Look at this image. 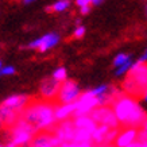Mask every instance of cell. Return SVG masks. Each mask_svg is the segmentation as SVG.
Returning <instances> with one entry per match:
<instances>
[{
  "label": "cell",
  "mask_w": 147,
  "mask_h": 147,
  "mask_svg": "<svg viewBox=\"0 0 147 147\" xmlns=\"http://www.w3.org/2000/svg\"><path fill=\"white\" fill-rule=\"evenodd\" d=\"M112 108L121 125L124 127H142L146 121L147 115L138 104L134 96L131 94H120L112 102Z\"/></svg>",
  "instance_id": "6da1fadb"
},
{
  "label": "cell",
  "mask_w": 147,
  "mask_h": 147,
  "mask_svg": "<svg viewBox=\"0 0 147 147\" xmlns=\"http://www.w3.org/2000/svg\"><path fill=\"white\" fill-rule=\"evenodd\" d=\"M22 116L28 123H31L38 131L47 129L54 124L55 107L49 102H31L27 104L22 111Z\"/></svg>",
  "instance_id": "7a4b0ae2"
},
{
  "label": "cell",
  "mask_w": 147,
  "mask_h": 147,
  "mask_svg": "<svg viewBox=\"0 0 147 147\" xmlns=\"http://www.w3.org/2000/svg\"><path fill=\"white\" fill-rule=\"evenodd\" d=\"M123 89L127 94L142 97L147 92V63L139 59L129 67L127 80L123 82Z\"/></svg>",
  "instance_id": "3957f363"
},
{
  "label": "cell",
  "mask_w": 147,
  "mask_h": 147,
  "mask_svg": "<svg viewBox=\"0 0 147 147\" xmlns=\"http://www.w3.org/2000/svg\"><path fill=\"white\" fill-rule=\"evenodd\" d=\"M89 115L97 124L108 125L111 128H115V127H117V125L120 124L115 115L113 108L108 107V105H97L94 109H92V112H90Z\"/></svg>",
  "instance_id": "277c9868"
},
{
  "label": "cell",
  "mask_w": 147,
  "mask_h": 147,
  "mask_svg": "<svg viewBox=\"0 0 147 147\" xmlns=\"http://www.w3.org/2000/svg\"><path fill=\"white\" fill-rule=\"evenodd\" d=\"M81 94V90H80V86L77 82L71 80H65L61 82V86H59V90L57 93V100L59 102H74L77 101V98L80 97Z\"/></svg>",
  "instance_id": "5b68a950"
},
{
  "label": "cell",
  "mask_w": 147,
  "mask_h": 147,
  "mask_svg": "<svg viewBox=\"0 0 147 147\" xmlns=\"http://www.w3.org/2000/svg\"><path fill=\"white\" fill-rule=\"evenodd\" d=\"M98 105V98L97 96H94L92 92H86V93L80 94V97L77 98V108L74 111V117L81 115H89L92 109Z\"/></svg>",
  "instance_id": "8992f818"
},
{
  "label": "cell",
  "mask_w": 147,
  "mask_h": 147,
  "mask_svg": "<svg viewBox=\"0 0 147 147\" xmlns=\"http://www.w3.org/2000/svg\"><path fill=\"white\" fill-rule=\"evenodd\" d=\"M76 125L73 120H62V123L54 128L55 136L61 140V146H65L66 143H70L76 135Z\"/></svg>",
  "instance_id": "52a82bcc"
},
{
  "label": "cell",
  "mask_w": 147,
  "mask_h": 147,
  "mask_svg": "<svg viewBox=\"0 0 147 147\" xmlns=\"http://www.w3.org/2000/svg\"><path fill=\"white\" fill-rule=\"evenodd\" d=\"M58 40H59L58 34L50 32V34H46V35H43L42 38H39V39L32 40L31 43L28 45V47H31V49H38L39 51L43 53V51H47L49 49L54 47V46L58 43Z\"/></svg>",
  "instance_id": "ba28073f"
},
{
  "label": "cell",
  "mask_w": 147,
  "mask_h": 147,
  "mask_svg": "<svg viewBox=\"0 0 147 147\" xmlns=\"http://www.w3.org/2000/svg\"><path fill=\"white\" fill-rule=\"evenodd\" d=\"M136 136H138V127H125L119 132L115 144L120 147H131V144L136 140Z\"/></svg>",
  "instance_id": "9c48e42d"
},
{
  "label": "cell",
  "mask_w": 147,
  "mask_h": 147,
  "mask_svg": "<svg viewBox=\"0 0 147 147\" xmlns=\"http://www.w3.org/2000/svg\"><path fill=\"white\" fill-rule=\"evenodd\" d=\"M22 116V111L9 108L4 104L0 105V127L1 125H13L19 117Z\"/></svg>",
  "instance_id": "30bf717a"
},
{
  "label": "cell",
  "mask_w": 147,
  "mask_h": 147,
  "mask_svg": "<svg viewBox=\"0 0 147 147\" xmlns=\"http://www.w3.org/2000/svg\"><path fill=\"white\" fill-rule=\"evenodd\" d=\"M59 86H61V81L55 80L53 77V78H46V80L42 81V84H40V86H39V90L43 97L50 100V98L57 97Z\"/></svg>",
  "instance_id": "8fae6325"
},
{
  "label": "cell",
  "mask_w": 147,
  "mask_h": 147,
  "mask_svg": "<svg viewBox=\"0 0 147 147\" xmlns=\"http://www.w3.org/2000/svg\"><path fill=\"white\" fill-rule=\"evenodd\" d=\"M77 108V101L74 102H65L61 107H55V119L57 120H66L70 116L74 115Z\"/></svg>",
  "instance_id": "7c38bea8"
},
{
  "label": "cell",
  "mask_w": 147,
  "mask_h": 147,
  "mask_svg": "<svg viewBox=\"0 0 147 147\" xmlns=\"http://www.w3.org/2000/svg\"><path fill=\"white\" fill-rule=\"evenodd\" d=\"M3 104L9 108H13V109L23 111L24 107L28 104V97L24 94H15V96H9L8 98H5Z\"/></svg>",
  "instance_id": "4fadbf2b"
},
{
  "label": "cell",
  "mask_w": 147,
  "mask_h": 147,
  "mask_svg": "<svg viewBox=\"0 0 147 147\" xmlns=\"http://www.w3.org/2000/svg\"><path fill=\"white\" fill-rule=\"evenodd\" d=\"M32 146L35 147H53V146H61V140L57 136H50V135L42 134L31 140Z\"/></svg>",
  "instance_id": "5bb4252c"
},
{
  "label": "cell",
  "mask_w": 147,
  "mask_h": 147,
  "mask_svg": "<svg viewBox=\"0 0 147 147\" xmlns=\"http://www.w3.org/2000/svg\"><path fill=\"white\" fill-rule=\"evenodd\" d=\"M32 140V132L28 131H12V140L7 144V146H22L27 144Z\"/></svg>",
  "instance_id": "9a60e30c"
},
{
  "label": "cell",
  "mask_w": 147,
  "mask_h": 147,
  "mask_svg": "<svg viewBox=\"0 0 147 147\" xmlns=\"http://www.w3.org/2000/svg\"><path fill=\"white\" fill-rule=\"evenodd\" d=\"M109 129H111V127H108V125L97 124V127H96L94 131L92 132V140H93V143H96V144H102L104 138H105V135H107V132Z\"/></svg>",
  "instance_id": "2e32d148"
},
{
  "label": "cell",
  "mask_w": 147,
  "mask_h": 147,
  "mask_svg": "<svg viewBox=\"0 0 147 147\" xmlns=\"http://www.w3.org/2000/svg\"><path fill=\"white\" fill-rule=\"evenodd\" d=\"M70 5V1L69 0H58L57 3H54L53 7H47L46 11H55V12H62Z\"/></svg>",
  "instance_id": "e0dca14e"
},
{
  "label": "cell",
  "mask_w": 147,
  "mask_h": 147,
  "mask_svg": "<svg viewBox=\"0 0 147 147\" xmlns=\"http://www.w3.org/2000/svg\"><path fill=\"white\" fill-rule=\"evenodd\" d=\"M119 128L117 127H115V128H111L109 131L107 132V135H105V138H104V142H102V144H112V143H115L116 138H117V135H119Z\"/></svg>",
  "instance_id": "ac0fdd59"
},
{
  "label": "cell",
  "mask_w": 147,
  "mask_h": 147,
  "mask_svg": "<svg viewBox=\"0 0 147 147\" xmlns=\"http://www.w3.org/2000/svg\"><path fill=\"white\" fill-rule=\"evenodd\" d=\"M53 77L55 78V80H58V81H65L66 80V77H67V74H66V69L65 67H58V69H55L54 70V73H53Z\"/></svg>",
  "instance_id": "d6986e66"
},
{
  "label": "cell",
  "mask_w": 147,
  "mask_h": 147,
  "mask_svg": "<svg viewBox=\"0 0 147 147\" xmlns=\"http://www.w3.org/2000/svg\"><path fill=\"white\" fill-rule=\"evenodd\" d=\"M131 66H132V62H131V59H128L127 62H124L123 65L119 66V69L116 70V76H123V74H125V73L129 70Z\"/></svg>",
  "instance_id": "ffe728a7"
},
{
  "label": "cell",
  "mask_w": 147,
  "mask_h": 147,
  "mask_svg": "<svg viewBox=\"0 0 147 147\" xmlns=\"http://www.w3.org/2000/svg\"><path fill=\"white\" fill-rule=\"evenodd\" d=\"M128 59H129L128 54H117L116 58L113 59V65H115V66H120V65H123L124 62H127Z\"/></svg>",
  "instance_id": "44dd1931"
},
{
  "label": "cell",
  "mask_w": 147,
  "mask_h": 147,
  "mask_svg": "<svg viewBox=\"0 0 147 147\" xmlns=\"http://www.w3.org/2000/svg\"><path fill=\"white\" fill-rule=\"evenodd\" d=\"M108 89H109V86H108V85H100V86H97V88L92 89L90 92H92L94 96H98V94H102L104 92H107Z\"/></svg>",
  "instance_id": "7402d4cb"
},
{
  "label": "cell",
  "mask_w": 147,
  "mask_h": 147,
  "mask_svg": "<svg viewBox=\"0 0 147 147\" xmlns=\"http://www.w3.org/2000/svg\"><path fill=\"white\" fill-rule=\"evenodd\" d=\"M15 73V69L12 66H5L0 69V76H11Z\"/></svg>",
  "instance_id": "603a6c76"
},
{
  "label": "cell",
  "mask_w": 147,
  "mask_h": 147,
  "mask_svg": "<svg viewBox=\"0 0 147 147\" xmlns=\"http://www.w3.org/2000/svg\"><path fill=\"white\" fill-rule=\"evenodd\" d=\"M84 34H85V28L82 26H78L76 28V31H74V34H73V35H74V38H82V36H84Z\"/></svg>",
  "instance_id": "cb8c5ba5"
},
{
  "label": "cell",
  "mask_w": 147,
  "mask_h": 147,
  "mask_svg": "<svg viewBox=\"0 0 147 147\" xmlns=\"http://www.w3.org/2000/svg\"><path fill=\"white\" fill-rule=\"evenodd\" d=\"M76 3L80 7H82V5H89L90 3H93V0H76Z\"/></svg>",
  "instance_id": "d4e9b609"
},
{
  "label": "cell",
  "mask_w": 147,
  "mask_h": 147,
  "mask_svg": "<svg viewBox=\"0 0 147 147\" xmlns=\"http://www.w3.org/2000/svg\"><path fill=\"white\" fill-rule=\"evenodd\" d=\"M80 8H81V13H82V15H86V13H89V11H90V5H82Z\"/></svg>",
  "instance_id": "484cf974"
},
{
  "label": "cell",
  "mask_w": 147,
  "mask_h": 147,
  "mask_svg": "<svg viewBox=\"0 0 147 147\" xmlns=\"http://www.w3.org/2000/svg\"><path fill=\"white\" fill-rule=\"evenodd\" d=\"M139 59H140V61H143V62H146V61H147V50L143 53V55L139 58Z\"/></svg>",
  "instance_id": "4316f807"
},
{
  "label": "cell",
  "mask_w": 147,
  "mask_h": 147,
  "mask_svg": "<svg viewBox=\"0 0 147 147\" xmlns=\"http://www.w3.org/2000/svg\"><path fill=\"white\" fill-rule=\"evenodd\" d=\"M142 129L144 131V132H147V119H146V121L142 124Z\"/></svg>",
  "instance_id": "83f0119b"
},
{
  "label": "cell",
  "mask_w": 147,
  "mask_h": 147,
  "mask_svg": "<svg viewBox=\"0 0 147 147\" xmlns=\"http://www.w3.org/2000/svg\"><path fill=\"white\" fill-rule=\"evenodd\" d=\"M102 1H104V0H93V4H100V3H102Z\"/></svg>",
  "instance_id": "f1b7e54d"
},
{
  "label": "cell",
  "mask_w": 147,
  "mask_h": 147,
  "mask_svg": "<svg viewBox=\"0 0 147 147\" xmlns=\"http://www.w3.org/2000/svg\"><path fill=\"white\" fill-rule=\"evenodd\" d=\"M34 1H35V0H24V4H31Z\"/></svg>",
  "instance_id": "f546056e"
},
{
  "label": "cell",
  "mask_w": 147,
  "mask_h": 147,
  "mask_svg": "<svg viewBox=\"0 0 147 147\" xmlns=\"http://www.w3.org/2000/svg\"><path fill=\"white\" fill-rule=\"evenodd\" d=\"M142 98H143V100H144V101H147V92H146V93H144V94H143V96H142Z\"/></svg>",
  "instance_id": "4dcf8cb0"
},
{
  "label": "cell",
  "mask_w": 147,
  "mask_h": 147,
  "mask_svg": "<svg viewBox=\"0 0 147 147\" xmlns=\"http://www.w3.org/2000/svg\"><path fill=\"white\" fill-rule=\"evenodd\" d=\"M0 69H1V62H0Z\"/></svg>",
  "instance_id": "1f68e13d"
},
{
  "label": "cell",
  "mask_w": 147,
  "mask_h": 147,
  "mask_svg": "<svg viewBox=\"0 0 147 147\" xmlns=\"http://www.w3.org/2000/svg\"><path fill=\"white\" fill-rule=\"evenodd\" d=\"M146 13H147V7H146Z\"/></svg>",
  "instance_id": "d6a6232c"
}]
</instances>
